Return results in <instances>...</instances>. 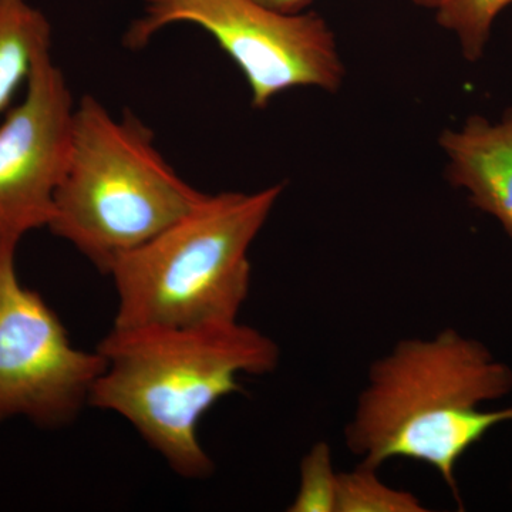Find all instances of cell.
<instances>
[{
	"label": "cell",
	"instance_id": "6da1fadb",
	"mask_svg": "<svg viewBox=\"0 0 512 512\" xmlns=\"http://www.w3.org/2000/svg\"><path fill=\"white\" fill-rule=\"evenodd\" d=\"M512 393V367L476 338L454 328L404 338L373 360L345 427L360 464H426L461 503L457 470L471 447L501 424L511 406L487 409Z\"/></svg>",
	"mask_w": 512,
	"mask_h": 512
},
{
	"label": "cell",
	"instance_id": "7a4b0ae2",
	"mask_svg": "<svg viewBox=\"0 0 512 512\" xmlns=\"http://www.w3.org/2000/svg\"><path fill=\"white\" fill-rule=\"evenodd\" d=\"M89 404L119 414L178 476L204 478L214 463L198 424L214 404L241 392L239 376L275 372L281 350L261 330L232 322L208 328L111 329Z\"/></svg>",
	"mask_w": 512,
	"mask_h": 512
},
{
	"label": "cell",
	"instance_id": "3957f363",
	"mask_svg": "<svg viewBox=\"0 0 512 512\" xmlns=\"http://www.w3.org/2000/svg\"><path fill=\"white\" fill-rule=\"evenodd\" d=\"M284 185L210 195L111 266L113 328L195 329L238 322L251 289L249 249Z\"/></svg>",
	"mask_w": 512,
	"mask_h": 512
},
{
	"label": "cell",
	"instance_id": "277c9868",
	"mask_svg": "<svg viewBox=\"0 0 512 512\" xmlns=\"http://www.w3.org/2000/svg\"><path fill=\"white\" fill-rule=\"evenodd\" d=\"M208 194L185 183L134 114L114 119L92 96L74 111L72 154L49 228L103 274L194 211Z\"/></svg>",
	"mask_w": 512,
	"mask_h": 512
},
{
	"label": "cell",
	"instance_id": "5b68a950",
	"mask_svg": "<svg viewBox=\"0 0 512 512\" xmlns=\"http://www.w3.org/2000/svg\"><path fill=\"white\" fill-rule=\"evenodd\" d=\"M175 23H191L214 37L244 74L255 109L293 87L333 92L342 83L335 36L316 13L286 15L258 0H144L124 45L143 49Z\"/></svg>",
	"mask_w": 512,
	"mask_h": 512
},
{
	"label": "cell",
	"instance_id": "8992f818",
	"mask_svg": "<svg viewBox=\"0 0 512 512\" xmlns=\"http://www.w3.org/2000/svg\"><path fill=\"white\" fill-rule=\"evenodd\" d=\"M16 248L0 241V421L62 427L89 404L106 360L73 346L45 299L22 285Z\"/></svg>",
	"mask_w": 512,
	"mask_h": 512
},
{
	"label": "cell",
	"instance_id": "52a82bcc",
	"mask_svg": "<svg viewBox=\"0 0 512 512\" xmlns=\"http://www.w3.org/2000/svg\"><path fill=\"white\" fill-rule=\"evenodd\" d=\"M74 111L49 53L0 119V241L19 245L30 231L49 227L72 154Z\"/></svg>",
	"mask_w": 512,
	"mask_h": 512
},
{
	"label": "cell",
	"instance_id": "ba28073f",
	"mask_svg": "<svg viewBox=\"0 0 512 512\" xmlns=\"http://www.w3.org/2000/svg\"><path fill=\"white\" fill-rule=\"evenodd\" d=\"M447 178L512 238V109L498 121L468 117L440 137Z\"/></svg>",
	"mask_w": 512,
	"mask_h": 512
},
{
	"label": "cell",
	"instance_id": "9c48e42d",
	"mask_svg": "<svg viewBox=\"0 0 512 512\" xmlns=\"http://www.w3.org/2000/svg\"><path fill=\"white\" fill-rule=\"evenodd\" d=\"M52 46V26L29 0H0V116Z\"/></svg>",
	"mask_w": 512,
	"mask_h": 512
},
{
	"label": "cell",
	"instance_id": "30bf717a",
	"mask_svg": "<svg viewBox=\"0 0 512 512\" xmlns=\"http://www.w3.org/2000/svg\"><path fill=\"white\" fill-rule=\"evenodd\" d=\"M379 468L357 464L339 471L336 512H424L426 505L410 491L384 483Z\"/></svg>",
	"mask_w": 512,
	"mask_h": 512
},
{
	"label": "cell",
	"instance_id": "8fae6325",
	"mask_svg": "<svg viewBox=\"0 0 512 512\" xmlns=\"http://www.w3.org/2000/svg\"><path fill=\"white\" fill-rule=\"evenodd\" d=\"M512 0H448L437 10L441 28L454 33L468 62L483 57L495 19Z\"/></svg>",
	"mask_w": 512,
	"mask_h": 512
},
{
	"label": "cell",
	"instance_id": "7c38bea8",
	"mask_svg": "<svg viewBox=\"0 0 512 512\" xmlns=\"http://www.w3.org/2000/svg\"><path fill=\"white\" fill-rule=\"evenodd\" d=\"M339 471L326 441H318L302 458L301 478L289 512H336Z\"/></svg>",
	"mask_w": 512,
	"mask_h": 512
},
{
	"label": "cell",
	"instance_id": "4fadbf2b",
	"mask_svg": "<svg viewBox=\"0 0 512 512\" xmlns=\"http://www.w3.org/2000/svg\"><path fill=\"white\" fill-rule=\"evenodd\" d=\"M258 2L276 10V12L295 15V13H302L303 9L308 8L312 0H258Z\"/></svg>",
	"mask_w": 512,
	"mask_h": 512
},
{
	"label": "cell",
	"instance_id": "5bb4252c",
	"mask_svg": "<svg viewBox=\"0 0 512 512\" xmlns=\"http://www.w3.org/2000/svg\"><path fill=\"white\" fill-rule=\"evenodd\" d=\"M417 5L426 6V8H433L439 10L441 6L446 5L448 0H412Z\"/></svg>",
	"mask_w": 512,
	"mask_h": 512
},
{
	"label": "cell",
	"instance_id": "9a60e30c",
	"mask_svg": "<svg viewBox=\"0 0 512 512\" xmlns=\"http://www.w3.org/2000/svg\"><path fill=\"white\" fill-rule=\"evenodd\" d=\"M510 494H511V501H512V477H511V483H510Z\"/></svg>",
	"mask_w": 512,
	"mask_h": 512
}]
</instances>
